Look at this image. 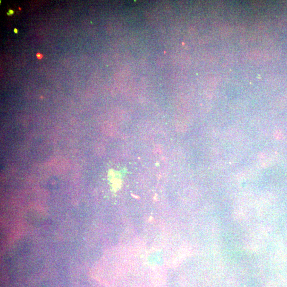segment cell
Returning <instances> with one entry per match:
<instances>
[{
    "label": "cell",
    "mask_w": 287,
    "mask_h": 287,
    "mask_svg": "<svg viewBox=\"0 0 287 287\" xmlns=\"http://www.w3.org/2000/svg\"><path fill=\"white\" fill-rule=\"evenodd\" d=\"M14 12H14V11L12 10H9L8 11V12H7V15H13Z\"/></svg>",
    "instance_id": "cell-1"
},
{
    "label": "cell",
    "mask_w": 287,
    "mask_h": 287,
    "mask_svg": "<svg viewBox=\"0 0 287 287\" xmlns=\"http://www.w3.org/2000/svg\"><path fill=\"white\" fill-rule=\"evenodd\" d=\"M36 56H37L38 59H41L42 58H43V55L41 54V53H38L37 55H36Z\"/></svg>",
    "instance_id": "cell-2"
},
{
    "label": "cell",
    "mask_w": 287,
    "mask_h": 287,
    "mask_svg": "<svg viewBox=\"0 0 287 287\" xmlns=\"http://www.w3.org/2000/svg\"><path fill=\"white\" fill-rule=\"evenodd\" d=\"M14 32L15 33V34L18 33V29H17V28H15V29H14Z\"/></svg>",
    "instance_id": "cell-3"
}]
</instances>
